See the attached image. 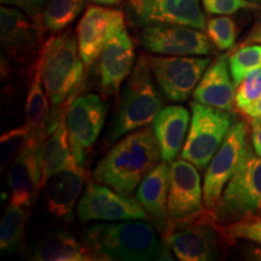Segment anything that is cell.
I'll list each match as a JSON object with an SVG mask.
<instances>
[{
    "instance_id": "cell-1",
    "label": "cell",
    "mask_w": 261,
    "mask_h": 261,
    "mask_svg": "<svg viewBox=\"0 0 261 261\" xmlns=\"http://www.w3.org/2000/svg\"><path fill=\"white\" fill-rule=\"evenodd\" d=\"M161 150L150 127L123 136L98 162L92 177L122 195H130L160 163Z\"/></svg>"
},
{
    "instance_id": "cell-2",
    "label": "cell",
    "mask_w": 261,
    "mask_h": 261,
    "mask_svg": "<svg viewBox=\"0 0 261 261\" xmlns=\"http://www.w3.org/2000/svg\"><path fill=\"white\" fill-rule=\"evenodd\" d=\"M84 242L99 260H173L169 248L145 220L93 224L84 232Z\"/></svg>"
},
{
    "instance_id": "cell-3",
    "label": "cell",
    "mask_w": 261,
    "mask_h": 261,
    "mask_svg": "<svg viewBox=\"0 0 261 261\" xmlns=\"http://www.w3.org/2000/svg\"><path fill=\"white\" fill-rule=\"evenodd\" d=\"M152 76L148 56L140 55L117 99L115 112L104 139L107 146L133 130L149 125L162 109L163 99L156 89Z\"/></svg>"
},
{
    "instance_id": "cell-4",
    "label": "cell",
    "mask_w": 261,
    "mask_h": 261,
    "mask_svg": "<svg viewBox=\"0 0 261 261\" xmlns=\"http://www.w3.org/2000/svg\"><path fill=\"white\" fill-rule=\"evenodd\" d=\"M39 67L52 108L73 103L83 89L85 74L74 33L68 31L47 39L39 57Z\"/></svg>"
},
{
    "instance_id": "cell-5",
    "label": "cell",
    "mask_w": 261,
    "mask_h": 261,
    "mask_svg": "<svg viewBox=\"0 0 261 261\" xmlns=\"http://www.w3.org/2000/svg\"><path fill=\"white\" fill-rule=\"evenodd\" d=\"M162 241L180 261L220 260L230 246L211 211L167 219L162 226Z\"/></svg>"
},
{
    "instance_id": "cell-6",
    "label": "cell",
    "mask_w": 261,
    "mask_h": 261,
    "mask_svg": "<svg viewBox=\"0 0 261 261\" xmlns=\"http://www.w3.org/2000/svg\"><path fill=\"white\" fill-rule=\"evenodd\" d=\"M211 212L219 224L234 223L261 212V156L250 145Z\"/></svg>"
},
{
    "instance_id": "cell-7",
    "label": "cell",
    "mask_w": 261,
    "mask_h": 261,
    "mask_svg": "<svg viewBox=\"0 0 261 261\" xmlns=\"http://www.w3.org/2000/svg\"><path fill=\"white\" fill-rule=\"evenodd\" d=\"M189 135L181 149V159L203 171L219 150L231 128L232 117L226 110L191 103Z\"/></svg>"
},
{
    "instance_id": "cell-8",
    "label": "cell",
    "mask_w": 261,
    "mask_h": 261,
    "mask_svg": "<svg viewBox=\"0 0 261 261\" xmlns=\"http://www.w3.org/2000/svg\"><path fill=\"white\" fill-rule=\"evenodd\" d=\"M76 215L80 221L149 220V213L138 200L122 195L92 178L86 181L77 202Z\"/></svg>"
},
{
    "instance_id": "cell-9",
    "label": "cell",
    "mask_w": 261,
    "mask_h": 261,
    "mask_svg": "<svg viewBox=\"0 0 261 261\" xmlns=\"http://www.w3.org/2000/svg\"><path fill=\"white\" fill-rule=\"evenodd\" d=\"M248 146L249 143L247 125L244 122L233 123L205 172L203 181L205 210H214L223 195L225 187L240 167Z\"/></svg>"
},
{
    "instance_id": "cell-10",
    "label": "cell",
    "mask_w": 261,
    "mask_h": 261,
    "mask_svg": "<svg viewBox=\"0 0 261 261\" xmlns=\"http://www.w3.org/2000/svg\"><path fill=\"white\" fill-rule=\"evenodd\" d=\"M45 25L38 23L22 10L0 9V39L8 56L19 64H35L44 46Z\"/></svg>"
},
{
    "instance_id": "cell-11",
    "label": "cell",
    "mask_w": 261,
    "mask_h": 261,
    "mask_svg": "<svg viewBox=\"0 0 261 261\" xmlns=\"http://www.w3.org/2000/svg\"><path fill=\"white\" fill-rule=\"evenodd\" d=\"M107 117V104L96 93L77 96L67 113L68 132L74 158L84 166L87 155L102 132Z\"/></svg>"
},
{
    "instance_id": "cell-12",
    "label": "cell",
    "mask_w": 261,
    "mask_h": 261,
    "mask_svg": "<svg viewBox=\"0 0 261 261\" xmlns=\"http://www.w3.org/2000/svg\"><path fill=\"white\" fill-rule=\"evenodd\" d=\"M156 84L171 102H185L200 83L211 64L210 58L175 56H148Z\"/></svg>"
},
{
    "instance_id": "cell-13",
    "label": "cell",
    "mask_w": 261,
    "mask_h": 261,
    "mask_svg": "<svg viewBox=\"0 0 261 261\" xmlns=\"http://www.w3.org/2000/svg\"><path fill=\"white\" fill-rule=\"evenodd\" d=\"M140 44L152 54L168 56H205L212 41L200 29L178 24H149L140 33Z\"/></svg>"
},
{
    "instance_id": "cell-14",
    "label": "cell",
    "mask_w": 261,
    "mask_h": 261,
    "mask_svg": "<svg viewBox=\"0 0 261 261\" xmlns=\"http://www.w3.org/2000/svg\"><path fill=\"white\" fill-rule=\"evenodd\" d=\"M126 28L123 12L116 9L90 5L76 27L79 54L90 68L117 32Z\"/></svg>"
},
{
    "instance_id": "cell-15",
    "label": "cell",
    "mask_w": 261,
    "mask_h": 261,
    "mask_svg": "<svg viewBox=\"0 0 261 261\" xmlns=\"http://www.w3.org/2000/svg\"><path fill=\"white\" fill-rule=\"evenodd\" d=\"M197 167L187 160L171 162L168 219H181L203 210V188Z\"/></svg>"
},
{
    "instance_id": "cell-16",
    "label": "cell",
    "mask_w": 261,
    "mask_h": 261,
    "mask_svg": "<svg viewBox=\"0 0 261 261\" xmlns=\"http://www.w3.org/2000/svg\"><path fill=\"white\" fill-rule=\"evenodd\" d=\"M135 44L126 28L117 32L104 47L98 64L99 86L104 96H116L122 84L132 73Z\"/></svg>"
},
{
    "instance_id": "cell-17",
    "label": "cell",
    "mask_w": 261,
    "mask_h": 261,
    "mask_svg": "<svg viewBox=\"0 0 261 261\" xmlns=\"http://www.w3.org/2000/svg\"><path fill=\"white\" fill-rule=\"evenodd\" d=\"M143 24H178L205 31L200 0H140L133 6Z\"/></svg>"
},
{
    "instance_id": "cell-18",
    "label": "cell",
    "mask_w": 261,
    "mask_h": 261,
    "mask_svg": "<svg viewBox=\"0 0 261 261\" xmlns=\"http://www.w3.org/2000/svg\"><path fill=\"white\" fill-rule=\"evenodd\" d=\"M89 178V173L84 166L79 165L52 175L44 185L48 212L57 219L70 223L74 219L75 204Z\"/></svg>"
},
{
    "instance_id": "cell-19",
    "label": "cell",
    "mask_w": 261,
    "mask_h": 261,
    "mask_svg": "<svg viewBox=\"0 0 261 261\" xmlns=\"http://www.w3.org/2000/svg\"><path fill=\"white\" fill-rule=\"evenodd\" d=\"M40 144L31 143L11 163L8 182L11 191L10 203L32 207L41 189V169L39 160Z\"/></svg>"
},
{
    "instance_id": "cell-20",
    "label": "cell",
    "mask_w": 261,
    "mask_h": 261,
    "mask_svg": "<svg viewBox=\"0 0 261 261\" xmlns=\"http://www.w3.org/2000/svg\"><path fill=\"white\" fill-rule=\"evenodd\" d=\"M227 55H219L203 73L192 93L195 102L232 112L234 109V87L231 80Z\"/></svg>"
},
{
    "instance_id": "cell-21",
    "label": "cell",
    "mask_w": 261,
    "mask_h": 261,
    "mask_svg": "<svg viewBox=\"0 0 261 261\" xmlns=\"http://www.w3.org/2000/svg\"><path fill=\"white\" fill-rule=\"evenodd\" d=\"M190 113L181 106H168L162 108L152 121L156 139H158L161 158L171 163L177 159L185 136L188 132Z\"/></svg>"
},
{
    "instance_id": "cell-22",
    "label": "cell",
    "mask_w": 261,
    "mask_h": 261,
    "mask_svg": "<svg viewBox=\"0 0 261 261\" xmlns=\"http://www.w3.org/2000/svg\"><path fill=\"white\" fill-rule=\"evenodd\" d=\"M29 259L37 261H97L91 248L68 231H54L33 244Z\"/></svg>"
},
{
    "instance_id": "cell-23",
    "label": "cell",
    "mask_w": 261,
    "mask_h": 261,
    "mask_svg": "<svg viewBox=\"0 0 261 261\" xmlns=\"http://www.w3.org/2000/svg\"><path fill=\"white\" fill-rule=\"evenodd\" d=\"M39 160L41 169V188L54 174L77 165L70 146L65 119L40 143Z\"/></svg>"
},
{
    "instance_id": "cell-24",
    "label": "cell",
    "mask_w": 261,
    "mask_h": 261,
    "mask_svg": "<svg viewBox=\"0 0 261 261\" xmlns=\"http://www.w3.org/2000/svg\"><path fill=\"white\" fill-rule=\"evenodd\" d=\"M169 174L168 162H160L137 188V200L154 219L161 223L168 219Z\"/></svg>"
},
{
    "instance_id": "cell-25",
    "label": "cell",
    "mask_w": 261,
    "mask_h": 261,
    "mask_svg": "<svg viewBox=\"0 0 261 261\" xmlns=\"http://www.w3.org/2000/svg\"><path fill=\"white\" fill-rule=\"evenodd\" d=\"M44 89L38 60L34 64V74L25 99V123L31 133V143L37 144L46 138V126L51 113L48 109V97Z\"/></svg>"
},
{
    "instance_id": "cell-26",
    "label": "cell",
    "mask_w": 261,
    "mask_h": 261,
    "mask_svg": "<svg viewBox=\"0 0 261 261\" xmlns=\"http://www.w3.org/2000/svg\"><path fill=\"white\" fill-rule=\"evenodd\" d=\"M31 215V207H19L10 203L0 224V250L14 253L23 238L25 225Z\"/></svg>"
},
{
    "instance_id": "cell-27",
    "label": "cell",
    "mask_w": 261,
    "mask_h": 261,
    "mask_svg": "<svg viewBox=\"0 0 261 261\" xmlns=\"http://www.w3.org/2000/svg\"><path fill=\"white\" fill-rule=\"evenodd\" d=\"M85 0H50L42 16L45 29L57 34L73 23L81 14Z\"/></svg>"
},
{
    "instance_id": "cell-28",
    "label": "cell",
    "mask_w": 261,
    "mask_h": 261,
    "mask_svg": "<svg viewBox=\"0 0 261 261\" xmlns=\"http://www.w3.org/2000/svg\"><path fill=\"white\" fill-rule=\"evenodd\" d=\"M228 67L236 87L249 71L261 67V45L250 44L238 46L228 56Z\"/></svg>"
},
{
    "instance_id": "cell-29",
    "label": "cell",
    "mask_w": 261,
    "mask_h": 261,
    "mask_svg": "<svg viewBox=\"0 0 261 261\" xmlns=\"http://www.w3.org/2000/svg\"><path fill=\"white\" fill-rule=\"evenodd\" d=\"M29 144H31V133L27 123L5 132L0 138L2 171H4L10 162H14Z\"/></svg>"
},
{
    "instance_id": "cell-30",
    "label": "cell",
    "mask_w": 261,
    "mask_h": 261,
    "mask_svg": "<svg viewBox=\"0 0 261 261\" xmlns=\"http://www.w3.org/2000/svg\"><path fill=\"white\" fill-rule=\"evenodd\" d=\"M220 231L230 244L237 241H249L261 246V217L250 215L230 224H219Z\"/></svg>"
},
{
    "instance_id": "cell-31",
    "label": "cell",
    "mask_w": 261,
    "mask_h": 261,
    "mask_svg": "<svg viewBox=\"0 0 261 261\" xmlns=\"http://www.w3.org/2000/svg\"><path fill=\"white\" fill-rule=\"evenodd\" d=\"M207 35L218 50L227 51L236 45L237 27L233 18L228 16L213 17L207 21Z\"/></svg>"
},
{
    "instance_id": "cell-32",
    "label": "cell",
    "mask_w": 261,
    "mask_h": 261,
    "mask_svg": "<svg viewBox=\"0 0 261 261\" xmlns=\"http://www.w3.org/2000/svg\"><path fill=\"white\" fill-rule=\"evenodd\" d=\"M261 97V67L247 74L242 83L237 86L234 104L241 110Z\"/></svg>"
},
{
    "instance_id": "cell-33",
    "label": "cell",
    "mask_w": 261,
    "mask_h": 261,
    "mask_svg": "<svg viewBox=\"0 0 261 261\" xmlns=\"http://www.w3.org/2000/svg\"><path fill=\"white\" fill-rule=\"evenodd\" d=\"M202 4L210 15H232L240 10L257 8L249 0H202Z\"/></svg>"
},
{
    "instance_id": "cell-34",
    "label": "cell",
    "mask_w": 261,
    "mask_h": 261,
    "mask_svg": "<svg viewBox=\"0 0 261 261\" xmlns=\"http://www.w3.org/2000/svg\"><path fill=\"white\" fill-rule=\"evenodd\" d=\"M0 2L4 5L14 6L16 9L22 10L35 22L44 24L42 16L50 0H0Z\"/></svg>"
},
{
    "instance_id": "cell-35",
    "label": "cell",
    "mask_w": 261,
    "mask_h": 261,
    "mask_svg": "<svg viewBox=\"0 0 261 261\" xmlns=\"http://www.w3.org/2000/svg\"><path fill=\"white\" fill-rule=\"evenodd\" d=\"M250 138L254 151L261 156V116L250 120Z\"/></svg>"
},
{
    "instance_id": "cell-36",
    "label": "cell",
    "mask_w": 261,
    "mask_h": 261,
    "mask_svg": "<svg viewBox=\"0 0 261 261\" xmlns=\"http://www.w3.org/2000/svg\"><path fill=\"white\" fill-rule=\"evenodd\" d=\"M250 44L261 45V18L256 19L255 23L253 24V27L250 28V31L248 32V34L244 37L242 42L240 44V46Z\"/></svg>"
},
{
    "instance_id": "cell-37",
    "label": "cell",
    "mask_w": 261,
    "mask_h": 261,
    "mask_svg": "<svg viewBox=\"0 0 261 261\" xmlns=\"http://www.w3.org/2000/svg\"><path fill=\"white\" fill-rule=\"evenodd\" d=\"M240 112L243 113L247 117H250V119L261 116V97L257 100H255V102H253L252 104H249V106L241 109Z\"/></svg>"
},
{
    "instance_id": "cell-38",
    "label": "cell",
    "mask_w": 261,
    "mask_h": 261,
    "mask_svg": "<svg viewBox=\"0 0 261 261\" xmlns=\"http://www.w3.org/2000/svg\"><path fill=\"white\" fill-rule=\"evenodd\" d=\"M244 256L248 260H261V246H250L244 253Z\"/></svg>"
},
{
    "instance_id": "cell-39",
    "label": "cell",
    "mask_w": 261,
    "mask_h": 261,
    "mask_svg": "<svg viewBox=\"0 0 261 261\" xmlns=\"http://www.w3.org/2000/svg\"><path fill=\"white\" fill-rule=\"evenodd\" d=\"M92 2L97 3V4H102V5H117L120 4L121 0H92Z\"/></svg>"
},
{
    "instance_id": "cell-40",
    "label": "cell",
    "mask_w": 261,
    "mask_h": 261,
    "mask_svg": "<svg viewBox=\"0 0 261 261\" xmlns=\"http://www.w3.org/2000/svg\"><path fill=\"white\" fill-rule=\"evenodd\" d=\"M249 2H252L253 4H255V5H261V0H249Z\"/></svg>"
},
{
    "instance_id": "cell-41",
    "label": "cell",
    "mask_w": 261,
    "mask_h": 261,
    "mask_svg": "<svg viewBox=\"0 0 261 261\" xmlns=\"http://www.w3.org/2000/svg\"><path fill=\"white\" fill-rule=\"evenodd\" d=\"M140 2V0H130V3H132V5L133 6H135V5H137V4H138V3Z\"/></svg>"
}]
</instances>
